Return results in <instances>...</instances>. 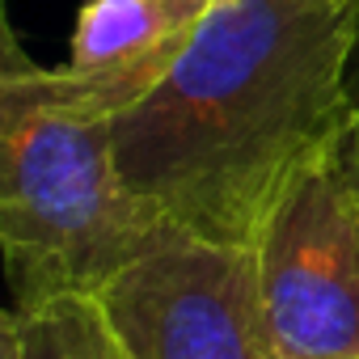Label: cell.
I'll return each instance as SVG.
<instances>
[{
	"label": "cell",
	"mask_w": 359,
	"mask_h": 359,
	"mask_svg": "<svg viewBox=\"0 0 359 359\" xmlns=\"http://www.w3.org/2000/svg\"><path fill=\"white\" fill-rule=\"evenodd\" d=\"M212 5L216 0H85L64 72L97 110L118 118L169 76Z\"/></svg>",
	"instance_id": "5b68a950"
},
{
	"label": "cell",
	"mask_w": 359,
	"mask_h": 359,
	"mask_svg": "<svg viewBox=\"0 0 359 359\" xmlns=\"http://www.w3.org/2000/svg\"><path fill=\"white\" fill-rule=\"evenodd\" d=\"M85 300L102 359H279L254 245L173 229Z\"/></svg>",
	"instance_id": "3957f363"
},
{
	"label": "cell",
	"mask_w": 359,
	"mask_h": 359,
	"mask_svg": "<svg viewBox=\"0 0 359 359\" xmlns=\"http://www.w3.org/2000/svg\"><path fill=\"white\" fill-rule=\"evenodd\" d=\"M355 5L216 0L169 76L114 118L127 187L169 224L254 245L287 177L355 114Z\"/></svg>",
	"instance_id": "6da1fadb"
},
{
	"label": "cell",
	"mask_w": 359,
	"mask_h": 359,
	"mask_svg": "<svg viewBox=\"0 0 359 359\" xmlns=\"http://www.w3.org/2000/svg\"><path fill=\"white\" fill-rule=\"evenodd\" d=\"M5 359H102L89 300L72 296L43 309H9Z\"/></svg>",
	"instance_id": "8992f818"
},
{
	"label": "cell",
	"mask_w": 359,
	"mask_h": 359,
	"mask_svg": "<svg viewBox=\"0 0 359 359\" xmlns=\"http://www.w3.org/2000/svg\"><path fill=\"white\" fill-rule=\"evenodd\" d=\"M342 152L351 161V173L359 177V97H355V114H351V127L342 131Z\"/></svg>",
	"instance_id": "52a82bcc"
},
{
	"label": "cell",
	"mask_w": 359,
	"mask_h": 359,
	"mask_svg": "<svg viewBox=\"0 0 359 359\" xmlns=\"http://www.w3.org/2000/svg\"><path fill=\"white\" fill-rule=\"evenodd\" d=\"M342 5H355V0H342Z\"/></svg>",
	"instance_id": "9c48e42d"
},
{
	"label": "cell",
	"mask_w": 359,
	"mask_h": 359,
	"mask_svg": "<svg viewBox=\"0 0 359 359\" xmlns=\"http://www.w3.org/2000/svg\"><path fill=\"white\" fill-rule=\"evenodd\" d=\"M169 224L118 169L114 118L5 26L0 55V245L13 309L93 296Z\"/></svg>",
	"instance_id": "7a4b0ae2"
},
{
	"label": "cell",
	"mask_w": 359,
	"mask_h": 359,
	"mask_svg": "<svg viewBox=\"0 0 359 359\" xmlns=\"http://www.w3.org/2000/svg\"><path fill=\"white\" fill-rule=\"evenodd\" d=\"M254 258L279 359H359V177L342 140L287 177Z\"/></svg>",
	"instance_id": "277c9868"
},
{
	"label": "cell",
	"mask_w": 359,
	"mask_h": 359,
	"mask_svg": "<svg viewBox=\"0 0 359 359\" xmlns=\"http://www.w3.org/2000/svg\"><path fill=\"white\" fill-rule=\"evenodd\" d=\"M355 34H359V0H355ZM351 97H359V39H355V64H351Z\"/></svg>",
	"instance_id": "ba28073f"
}]
</instances>
